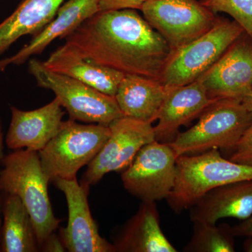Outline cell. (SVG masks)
<instances>
[{
    "label": "cell",
    "instance_id": "cell-6",
    "mask_svg": "<svg viewBox=\"0 0 252 252\" xmlns=\"http://www.w3.org/2000/svg\"><path fill=\"white\" fill-rule=\"evenodd\" d=\"M245 32L234 20L217 17L210 31L172 51L162 71L160 82L168 89L197 80Z\"/></svg>",
    "mask_w": 252,
    "mask_h": 252
},
{
    "label": "cell",
    "instance_id": "cell-12",
    "mask_svg": "<svg viewBox=\"0 0 252 252\" xmlns=\"http://www.w3.org/2000/svg\"><path fill=\"white\" fill-rule=\"evenodd\" d=\"M64 193L68 207L67 226L61 230V238L69 252H116L114 245L102 238L93 218L88 196L89 189L77 179L54 182Z\"/></svg>",
    "mask_w": 252,
    "mask_h": 252
},
{
    "label": "cell",
    "instance_id": "cell-29",
    "mask_svg": "<svg viewBox=\"0 0 252 252\" xmlns=\"http://www.w3.org/2000/svg\"><path fill=\"white\" fill-rule=\"evenodd\" d=\"M242 103L245 106V108L248 109L250 112L252 113V86L250 89V92L245 96V98L242 101Z\"/></svg>",
    "mask_w": 252,
    "mask_h": 252
},
{
    "label": "cell",
    "instance_id": "cell-10",
    "mask_svg": "<svg viewBox=\"0 0 252 252\" xmlns=\"http://www.w3.org/2000/svg\"><path fill=\"white\" fill-rule=\"evenodd\" d=\"M177 158L169 143L146 144L123 172V185L142 201L166 199L175 186Z\"/></svg>",
    "mask_w": 252,
    "mask_h": 252
},
{
    "label": "cell",
    "instance_id": "cell-7",
    "mask_svg": "<svg viewBox=\"0 0 252 252\" xmlns=\"http://www.w3.org/2000/svg\"><path fill=\"white\" fill-rule=\"evenodd\" d=\"M28 70L35 79L38 86L54 93L72 120L109 126L116 119L124 117L114 96L54 72L36 59L30 60Z\"/></svg>",
    "mask_w": 252,
    "mask_h": 252
},
{
    "label": "cell",
    "instance_id": "cell-19",
    "mask_svg": "<svg viewBox=\"0 0 252 252\" xmlns=\"http://www.w3.org/2000/svg\"><path fill=\"white\" fill-rule=\"evenodd\" d=\"M167 94L158 79L126 74L115 99L124 117L153 124Z\"/></svg>",
    "mask_w": 252,
    "mask_h": 252
},
{
    "label": "cell",
    "instance_id": "cell-14",
    "mask_svg": "<svg viewBox=\"0 0 252 252\" xmlns=\"http://www.w3.org/2000/svg\"><path fill=\"white\" fill-rule=\"evenodd\" d=\"M215 101L207 95L200 78L187 85L168 88L154 127L156 140L170 143L180 127L200 117Z\"/></svg>",
    "mask_w": 252,
    "mask_h": 252
},
{
    "label": "cell",
    "instance_id": "cell-30",
    "mask_svg": "<svg viewBox=\"0 0 252 252\" xmlns=\"http://www.w3.org/2000/svg\"><path fill=\"white\" fill-rule=\"evenodd\" d=\"M248 239L244 243V249L245 252H252V236L247 237Z\"/></svg>",
    "mask_w": 252,
    "mask_h": 252
},
{
    "label": "cell",
    "instance_id": "cell-27",
    "mask_svg": "<svg viewBox=\"0 0 252 252\" xmlns=\"http://www.w3.org/2000/svg\"><path fill=\"white\" fill-rule=\"evenodd\" d=\"M231 231L235 236H252V215L250 218L242 220L241 223L231 228Z\"/></svg>",
    "mask_w": 252,
    "mask_h": 252
},
{
    "label": "cell",
    "instance_id": "cell-1",
    "mask_svg": "<svg viewBox=\"0 0 252 252\" xmlns=\"http://www.w3.org/2000/svg\"><path fill=\"white\" fill-rule=\"evenodd\" d=\"M64 39L92 62L158 80L172 53L166 40L132 9L99 11Z\"/></svg>",
    "mask_w": 252,
    "mask_h": 252
},
{
    "label": "cell",
    "instance_id": "cell-17",
    "mask_svg": "<svg viewBox=\"0 0 252 252\" xmlns=\"http://www.w3.org/2000/svg\"><path fill=\"white\" fill-rule=\"evenodd\" d=\"M43 63L54 72L77 79L99 92L114 97L126 75L85 59L66 44L58 48Z\"/></svg>",
    "mask_w": 252,
    "mask_h": 252
},
{
    "label": "cell",
    "instance_id": "cell-21",
    "mask_svg": "<svg viewBox=\"0 0 252 252\" xmlns=\"http://www.w3.org/2000/svg\"><path fill=\"white\" fill-rule=\"evenodd\" d=\"M3 193L1 211L4 221L1 228L0 251H39L35 230L27 209L17 195Z\"/></svg>",
    "mask_w": 252,
    "mask_h": 252
},
{
    "label": "cell",
    "instance_id": "cell-26",
    "mask_svg": "<svg viewBox=\"0 0 252 252\" xmlns=\"http://www.w3.org/2000/svg\"><path fill=\"white\" fill-rule=\"evenodd\" d=\"M44 252H64L65 248L62 243L61 238H59L56 233H52L49 238L46 239L40 246Z\"/></svg>",
    "mask_w": 252,
    "mask_h": 252
},
{
    "label": "cell",
    "instance_id": "cell-23",
    "mask_svg": "<svg viewBox=\"0 0 252 252\" xmlns=\"http://www.w3.org/2000/svg\"><path fill=\"white\" fill-rule=\"evenodd\" d=\"M200 2L214 14L229 15L252 39V0H201Z\"/></svg>",
    "mask_w": 252,
    "mask_h": 252
},
{
    "label": "cell",
    "instance_id": "cell-15",
    "mask_svg": "<svg viewBox=\"0 0 252 252\" xmlns=\"http://www.w3.org/2000/svg\"><path fill=\"white\" fill-rule=\"evenodd\" d=\"M99 11V0H69L61 6L54 19L14 56L0 59V72L10 65H20L32 56L41 54L58 38L65 37L88 18Z\"/></svg>",
    "mask_w": 252,
    "mask_h": 252
},
{
    "label": "cell",
    "instance_id": "cell-11",
    "mask_svg": "<svg viewBox=\"0 0 252 252\" xmlns=\"http://www.w3.org/2000/svg\"><path fill=\"white\" fill-rule=\"evenodd\" d=\"M213 100L242 102L252 86V39L244 33L200 77Z\"/></svg>",
    "mask_w": 252,
    "mask_h": 252
},
{
    "label": "cell",
    "instance_id": "cell-20",
    "mask_svg": "<svg viewBox=\"0 0 252 252\" xmlns=\"http://www.w3.org/2000/svg\"><path fill=\"white\" fill-rule=\"evenodd\" d=\"M64 0H23L9 17L0 23V56L18 39L34 36L56 16Z\"/></svg>",
    "mask_w": 252,
    "mask_h": 252
},
{
    "label": "cell",
    "instance_id": "cell-13",
    "mask_svg": "<svg viewBox=\"0 0 252 252\" xmlns=\"http://www.w3.org/2000/svg\"><path fill=\"white\" fill-rule=\"evenodd\" d=\"M11 119L5 143L11 150L28 149L39 152L58 133L64 115L59 99L55 97L40 108L23 111L11 107Z\"/></svg>",
    "mask_w": 252,
    "mask_h": 252
},
{
    "label": "cell",
    "instance_id": "cell-28",
    "mask_svg": "<svg viewBox=\"0 0 252 252\" xmlns=\"http://www.w3.org/2000/svg\"><path fill=\"white\" fill-rule=\"evenodd\" d=\"M3 145H4V133L2 131V124L0 119V165H1V158L3 157ZM1 198H0V236H1Z\"/></svg>",
    "mask_w": 252,
    "mask_h": 252
},
{
    "label": "cell",
    "instance_id": "cell-22",
    "mask_svg": "<svg viewBox=\"0 0 252 252\" xmlns=\"http://www.w3.org/2000/svg\"><path fill=\"white\" fill-rule=\"evenodd\" d=\"M190 241L184 248L185 252H233L235 244L231 228L216 223L195 221Z\"/></svg>",
    "mask_w": 252,
    "mask_h": 252
},
{
    "label": "cell",
    "instance_id": "cell-24",
    "mask_svg": "<svg viewBox=\"0 0 252 252\" xmlns=\"http://www.w3.org/2000/svg\"><path fill=\"white\" fill-rule=\"evenodd\" d=\"M233 150L230 160L252 166V124L245 131Z\"/></svg>",
    "mask_w": 252,
    "mask_h": 252
},
{
    "label": "cell",
    "instance_id": "cell-8",
    "mask_svg": "<svg viewBox=\"0 0 252 252\" xmlns=\"http://www.w3.org/2000/svg\"><path fill=\"white\" fill-rule=\"evenodd\" d=\"M140 11L172 51L210 31L217 18L198 0H147Z\"/></svg>",
    "mask_w": 252,
    "mask_h": 252
},
{
    "label": "cell",
    "instance_id": "cell-18",
    "mask_svg": "<svg viewBox=\"0 0 252 252\" xmlns=\"http://www.w3.org/2000/svg\"><path fill=\"white\" fill-rule=\"evenodd\" d=\"M116 252H176L160 228L156 202L142 201L116 238Z\"/></svg>",
    "mask_w": 252,
    "mask_h": 252
},
{
    "label": "cell",
    "instance_id": "cell-16",
    "mask_svg": "<svg viewBox=\"0 0 252 252\" xmlns=\"http://www.w3.org/2000/svg\"><path fill=\"white\" fill-rule=\"evenodd\" d=\"M191 221L216 223L224 218L244 220L252 215V180L212 189L190 207Z\"/></svg>",
    "mask_w": 252,
    "mask_h": 252
},
{
    "label": "cell",
    "instance_id": "cell-5",
    "mask_svg": "<svg viewBox=\"0 0 252 252\" xmlns=\"http://www.w3.org/2000/svg\"><path fill=\"white\" fill-rule=\"evenodd\" d=\"M110 135L109 126L63 122L58 133L39 152L43 170L50 182L77 179V172L89 165Z\"/></svg>",
    "mask_w": 252,
    "mask_h": 252
},
{
    "label": "cell",
    "instance_id": "cell-9",
    "mask_svg": "<svg viewBox=\"0 0 252 252\" xmlns=\"http://www.w3.org/2000/svg\"><path fill=\"white\" fill-rule=\"evenodd\" d=\"M109 127V138L81 178L80 183L87 188L98 183L109 172L126 170L142 147L156 140L151 123L123 117L111 123Z\"/></svg>",
    "mask_w": 252,
    "mask_h": 252
},
{
    "label": "cell",
    "instance_id": "cell-4",
    "mask_svg": "<svg viewBox=\"0 0 252 252\" xmlns=\"http://www.w3.org/2000/svg\"><path fill=\"white\" fill-rule=\"evenodd\" d=\"M195 125L170 142L176 157L214 149H233L252 124V113L242 102L220 99L210 104Z\"/></svg>",
    "mask_w": 252,
    "mask_h": 252
},
{
    "label": "cell",
    "instance_id": "cell-25",
    "mask_svg": "<svg viewBox=\"0 0 252 252\" xmlns=\"http://www.w3.org/2000/svg\"><path fill=\"white\" fill-rule=\"evenodd\" d=\"M147 0H99V11L132 9L140 10Z\"/></svg>",
    "mask_w": 252,
    "mask_h": 252
},
{
    "label": "cell",
    "instance_id": "cell-2",
    "mask_svg": "<svg viewBox=\"0 0 252 252\" xmlns=\"http://www.w3.org/2000/svg\"><path fill=\"white\" fill-rule=\"evenodd\" d=\"M0 170V190L17 195L29 212L39 248L55 233L61 220L56 218L48 191L50 181L43 170L39 152L14 150L3 155Z\"/></svg>",
    "mask_w": 252,
    "mask_h": 252
},
{
    "label": "cell",
    "instance_id": "cell-3",
    "mask_svg": "<svg viewBox=\"0 0 252 252\" xmlns=\"http://www.w3.org/2000/svg\"><path fill=\"white\" fill-rule=\"evenodd\" d=\"M245 180H252V166L223 158L218 149L180 156L176 161L175 186L167 202L180 214L209 190Z\"/></svg>",
    "mask_w": 252,
    "mask_h": 252
}]
</instances>
